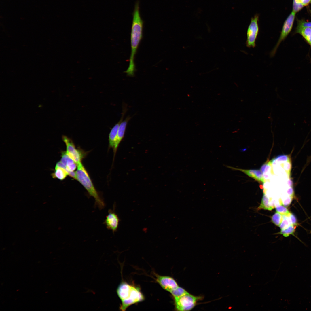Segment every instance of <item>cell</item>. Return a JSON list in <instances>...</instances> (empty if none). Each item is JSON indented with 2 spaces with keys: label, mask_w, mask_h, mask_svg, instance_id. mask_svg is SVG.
<instances>
[{
  "label": "cell",
  "mask_w": 311,
  "mask_h": 311,
  "mask_svg": "<svg viewBox=\"0 0 311 311\" xmlns=\"http://www.w3.org/2000/svg\"><path fill=\"white\" fill-rule=\"evenodd\" d=\"M132 16L130 35L131 53L129 66L125 71L127 75L130 77H133L134 75L135 56L143 36L144 23L140 14L139 1H137L135 4Z\"/></svg>",
  "instance_id": "1"
},
{
  "label": "cell",
  "mask_w": 311,
  "mask_h": 311,
  "mask_svg": "<svg viewBox=\"0 0 311 311\" xmlns=\"http://www.w3.org/2000/svg\"><path fill=\"white\" fill-rule=\"evenodd\" d=\"M76 180L85 188L89 195L95 200V205L100 210L104 208L105 203L98 192L96 190L87 171L81 163L77 165L75 172Z\"/></svg>",
  "instance_id": "2"
},
{
  "label": "cell",
  "mask_w": 311,
  "mask_h": 311,
  "mask_svg": "<svg viewBox=\"0 0 311 311\" xmlns=\"http://www.w3.org/2000/svg\"><path fill=\"white\" fill-rule=\"evenodd\" d=\"M62 139L66 146V152L67 154L77 165L81 163L82 160L85 156V152L80 149H77L71 139L63 135Z\"/></svg>",
  "instance_id": "3"
},
{
  "label": "cell",
  "mask_w": 311,
  "mask_h": 311,
  "mask_svg": "<svg viewBox=\"0 0 311 311\" xmlns=\"http://www.w3.org/2000/svg\"><path fill=\"white\" fill-rule=\"evenodd\" d=\"M259 17L257 14L251 18L247 29L246 44V46L249 48H254L256 46V40L259 32Z\"/></svg>",
  "instance_id": "4"
},
{
  "label": "cell",
  "mask_w": 311,
  "mask_h": 311,
  "mask_svg": "<svg viewBox=\"0 0 311 311\" xmlns=\"http://www.w3.org/2000/svg\"><path fill=\"white\" fill-rule=\"evenodd\" d=\"M198 297L189 293L174 298L175 308L178 311H189L195 306Z\"/></svg>",
  "instance_id": "5"
},
{
  "label": "cell",
  "mask_w": 311,
  "mask_h": 311,
  "mask_svg": "<svg viewBox=\"0 0 311 311\" xmlns=\"http://www.w3.org/2000/svg\"><path fill=\"white\" fill-rule=\"evenodd\" d=\"M295 13L292 11L284 22L281 33L277 42L271 52L270 55L273 57L281 43L286 38L291 32L293 27Z\"/></svg>",
  "instance_id": "6"
},
{
  "label": "cell",
  "mask_w": 311,
  "mask_h": 311,
  "mask_svg": "<svg viewBox=\"0 0 311 311\" xmlns=\"http://www.w3.org/2000/svg\"><path fill=\"white\" fill-rule=\"evenodd\" d=\"M144 297L140 289L138 287L133 286L131 292L129 296L126 299L121 301L119 309L120 310L125 311L130 305L143 301Z\"/></svg>",
  "instance_id": "7"
},
{
  "label": "cell",
  "mask_w": 311,
  "mask_h": 311,
  "mask_svg": "<svg viewBox=\"0 0 311 311\" xmlns=\"http://www.w3.org/2000/svg\"><path fill=\"white\" fill-rule=\"evenodd\" d=\"M295 33H299L311 47V22L299 21Z\"/></svg>",
  "instance_id": "8"
},
{
  "label": "cell",
  "mask_w": 311,
  "mask_h": 311,
  "mask_svg": "<svg viewBox=\"0 0 311 311\" xmlns=\"http://www.w3.org/2000/svg\"><path fill=\"white\" fill-rule=\"evenodd\" d=\"M115 208L114 207L113 210H109L108 214L103 222L106 228L111 230L113 233L117 231L120 221L117 215L115 212Z\"/></svg>",
  "instance_id": "9"
},
{
  "label": "cell",
  "mask_w": 311,
  "mask_h": 311,
  "mask_svg": "<svg viewBox=\"0 0 311 311\" xmlns=\"http://www.w3.org/2000/svg\"><path fill=\"white\" fill-rule=\"evenodd\" d=\"M156 281L164 290L170 292L176 289L178 286L172 277L156 274Z\"/></svg>",
  "instance_id": "10"
},
{
  "label": "cell",
  "mask_w": 311,
  "mask_h": 311,
  "mask_svg": "<svg viewBox=\"0 0 311 311\" xmlns=\"http://www.w3.org/2000/svg\"><path fill=\"white\" fill-rule=\"evenodd\" d=\"M131 118V117L130 116H128L124 120L121 122L120 125L114 146L113 149L114 153L113 159L119 145L124 137L128 123Z\"/></svg>",
  "instance_id": "11"
},
{
  "label": "cell",
  "mask_w": 311,
  "mask_h": 311,
  "mask_svg": "<svg viewBox=\"0 0 311 311\" xmlns=\"http://www.w3.org/2000/svg\"><path fill=\"white\" fill-rule=\"evenodd\" d=\"M133 286L124 282H121L116 289L117 295L122 301L127 299L130 294Z\"/></svg>",
  "instance_id": "12"
},
{
  "label": "cell",
  "mask_w": 311,
  "mask_h": 311,
  "mask_svg": "<svg viewBox=\"0 0 311 311\" xmlns=\"http://www.w3.org/2000/svg\"><path fill=\"white\" fill-rule=\"evenodd\" d=\"M126 111V108L124 106V107L123 109L122 115L120 120L115 125L111 130L109 137V148H112L113 149L114 148L120 125L123 121Z\"/></svg>",
  "instance_id": "13"
},
{
  "label": "cell",
  "mask_w": 311,
  "mask_h": 311,
  "mask_svg": "<svg viewBox=\"0 0 311 311\" xmlns=\"http://www.w3.org/2000/svg\"><path fill=\"white\" fill-rule=\"evenodd\" d=\"M231 168L241 171L259 182L264 183L265 179L262 173L258 170H245L230 167Z\"/></svg>",
  "instance_id": "14"
},
{
  "label": "cell",
  "mask_w": 311,
  "mask_h": 311,
  "mask_svg": "<svg viewBox=\"0 0 311 311\" xmlns=\"http://www.w3.org/2000/svg\"><path fill=\"white\" fill-rule=\"evenodd\" d=\"M55 170L52 174L53 178H57L62 180L64 179L68 175V172L65 169L59 167H56Z\"/></svg>",
  "instance_id": "15"
},
{
  "label": "cell",
  "mask_w": 311,
  "mask_h": 311,
  "mask_svg": "<svg viewBox=\"0 0 311 311\" xmlns=\"http://www.w3.org/2000/svg\"><path fill=\"white\" fill-rule=\"evenodd\" d=\"M295 227L296 226L290 225L287 227L281 229L279 233L282 234L285 237H288L290 234H293L295 232Z\"/></svg>",
  "instance_id": "16"
},
{
  "label": "cell",
  "mask_w": 311,
  "mask_h": 311,
  "mask_svg": "<svg viewBox=\"0 0 311 311\" xmlns=\"http://www.w3.org/2000/svg\"><path fill=\"white\" fill-rule=\"evenodd\" d=\"M170 293L174 298H178L188 293L184 289L179 286Z\"/></svg>",
  "instance_id": "17"
},
{
  "label": "cell",
  "mask_w": 311,
  "mask_h": 311,
  "mask_svg": "<svg viewBox=\"0 0 311 311\" xmlns=\"http://www.w3.org/2000/svg\"><path fill=\"white\" fill-rule=\"evenodd\" d=\"M259 208H263L269 210H271L273 208L269 204V199L265 193H263L261 204Z\"/></svg>",
  "instance_id": "18"
},
{
  "label": "cell",
  "mask_w": 311,
  "mask_h": 311,
  "mask_svg": "<svg viewBox=\"0 0 311 311\" xmlns=\"http://www.w3.org/2000/svg\"><path fill=\"white\" fill-rule=\"evenodd\" d=\"M279 213L276 212L272 216V221L277 226H279L282 220V216Z\"/></svg>",
  "instance_id": "19"
},
{
  "label": "cell",
  "mask_w": 311,
  "mask_h": 311,
  "mask_svg": "<svg viewBox=\"0 0 311 311\" xmlns=\"http://www.w3.org/2000/svg\"><path fill=\"white\" fill-rule=\"evenodd\" d=\"M282 221L279 225V227L281 229L287 227L291 224L289 216L282 215Z\"/></svg>",
  "instance_id": "20"
},
{
  "label": "cell",
  "mask_w": 311,
  "mask_h": 311,
  "mask_svg": "<svg viewBox=\"0 0 311 311\" xmlns=\"http://www.w3.org/2000/svg\"><path fill=\"white\" fill-rule=\"evenodd\" d=\"M276 212L279 213L282 215L289 216L291 214L286 208L281 205L277 206L276 207Z\"/></svg>",
  "instance_id": "21"
},
{
  "label": "cell",
  "mask_w": 311,
  "mask_h": 311,
  "mask_svg": "<svg viewBox=\"0 0 311 311\" xmlns=\"http://www.w3.org/2000/svg\"><path fill=\"white\" fill-rule=\"evenodd\" d=\"M304 6L299 0H293V11L296 13L301 10Z\"/></svg>",
  "instance_id": "22"
},
{
  "label": "cell",
  "mask_w": 311,
  "mask_h": 311,
  "mask_svg": "<svg viewBox=\"0 0 311 311\" xmlns=\"http://www.w3.org/2000/svg\"><path fill=\"white\" fill-rule=\"evenodd\" d=\"M289 218L291 224L297 226V220L295 215L291 213L289 216Z\"/></svg>",
  "instance_id": "23"
},
{
  "label": "cell",
  "mask_w": 311,
  "mask_h": 311,
  "mask_svg": "<svg viewBox=\"0 0 311 311\" xmlns=\"http://www.w3.org/2000/svg\"><path fill=\"white\" fill-rule=\"evenodd\" d=\"M293 197H289L287 198L283 202L282 204L285 206H289L291 202Z\"/></svg>",
  "instance_id": "24"
},
{
  "label": "cell",
  "mask_w": 311,
  "mask_h": 311,
  "mask_svg": "<svg viewBox=\"0 0 311 311\" xmlns=\"http://www.w3.org/2000/svg\"><path fill=\"white\" fill-rule=\"evenodd\" d=\"M303 4L304 6L307 5L310 2H311V0H299Z\"/></svg>",
  "instance_id": "25"
}]
</instances>
